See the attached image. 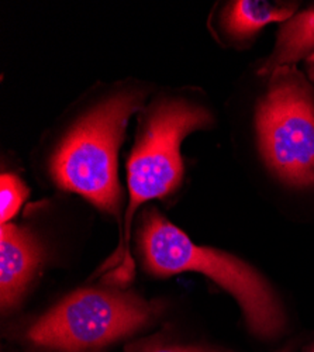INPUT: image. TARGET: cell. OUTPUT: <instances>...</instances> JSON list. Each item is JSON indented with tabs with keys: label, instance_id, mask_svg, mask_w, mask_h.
Masks as SVG:
<instances>
[{
	"label": "cell",
	"instance_id": "6da1fadb",
	"mask_svg": "<svg viewBox=\"0 0 314 352\" xmlns=\"http://www.w3.org/2000/svg\"><path fill=\"white\" fill-rule=\"evenodd\" d=\"M139 250L151 274L170 276L186 271L201 272L230 292L255 334L272 337L282 330V306L258 272L234 255L193 244L182 230L154 209L148 210L142 220Z\"/></svg>",
	"mask_w": 314,
	"mask_h": 352
},
{
	"label": "cell",
	"instance_id": "7a4b0ae2",
	"mask_svg": "<svg viewBox=\"0 0 314 352\" xmlns=\"http://www.w3.org/2000/svg\"><path fill=\"white\" fill-rule=\"evenodd\" d=\"M141 104V94L126 92L107 99L82 119L52 157L55 182L88 199L100 210L117 214L122 199L117 150L128 117Z\"/></svg>",
	"mask_w": 314,
	"mask_h": 352
},
{
	"label": "cell",
	"instance_id": "3957f363",
	"mask_svg": "<svg viewBox=\"0 0 314 352\" xmlns=\"http://www.w3.org/2000/svg\"><path fill=\"white\" fill-rule=\"evenodd\" d=\"M210 123L212 116L206 109L186 100H165L153 109L128 161L130 203L126 227L120 247L106 267L120 261V270L131 268L128 240L135 210L142 203L164 197L179 186L183 176L181 142L189 133Z\"/></svg>",
	"mask_w": 314,
	"mask_h": 352
},
{
	"label": "cell",
	"instance_id": "277c9868",
	"mask_svg": "<svg viewBox=\"0 0 314 352\" xmlns=\"http://www.w3.org/2000/svg\"><path fill=\"white\" fill-rule=\"evenodd\" d=\"M255 123L261 154L279 178L299 188L314 185V94L293 65L271 74Z\"/></svg>",
	"mask_w": 314,
	"mask_h": 352
},
{
	"label": "cell",
	"instance_id": "5b68a950",
	"mask_svg": "<svg viewBox=\"0 0 314 352\" xmlns=\"http://www.w3.org/2000/svg\"><path fill=\"white\" fill-rule=\"evenodd\" d=\"M154 313V305L133 293L82 289L45 313L28 338L61 352H85L133 334Z\"/></svg>",
	"mask_w": 314,
	"mask_h": 352
},
{
	"label": "cell",
	"instance_id": "8992f818",
	"mask_svg": "<svg viewBox=\"0 0 314 352\" xmlns=\"http://www.w3.org/2000/svg\"><path fill=\"white\" fill-rule=\"evenodd\" d=\"M43 250L33 234L10 223L0 230V300L3 309L19 303L36 270Z\"/></svg>",
	"mask_w": 314,
	"mask_h": 352
},
{
	"label": "cell",
	"instance_id": "52a82bcc",
	"mask_svg": "<svg viewBox=\"0 0 314 352\" xmlns=\"http://www.w3.org/2000/svg\"><path fill=\"white\" fill-rule=\"evenodd\" d=\"M296 5H273L255 0H237L223 12L224 30L234 38H251L272 21H288L293 17Z\"/></svg>",
	"mask_w": 314,
	"mask_h": 352
},
{
	"label": "cell",
	"instance_id": "ba28073f",
	"mask_svg": "<svg viewBox=\"0 0 314 352\" xmlns=\"http://www.w3.org/2000/svg\"><path fill=\"white\" fill-rule=\"evenodd\" d=\"M314 48V8L293 16L278 33L272 55L261 68V75H271L275 69L293 65Z\"/></svg>",
	"mask_w": 314,
	"mask_h": 352
},
{
	"label": "cell",
	"instance_id": "9c48e42d",
	"mask_svg": "<svg viewBox=\"0 0 314 352\" xmlns=\"http://www.w3.org/2000/svg\"><path fill=\"white\" fill-rule=\"evenodd\" d=\"M27 188L12 173H3L0 178V219L2 224H8L10 219L20 210L21 203L27 197Z\"/></svg>",
	"mask_w": 314,
	"mask_h": 352
},
{
	"label": "cell",
	"instance_id": "30bf717a",
	"mask_svg": "<svg viewBox=\"0 0 314 352\" xmlns=\"http://www.w3.org/2000/svg\"><path fill=\"white\" fill-rule=\"evenodd\" d=\"M141 352H217L197 346H153L148 349H142Z\"/></svg>",
	"mask_w": 314,
	"mask_h": 352
},
{
	"label": "cell",
	"instance_id": "8fae6325",
	"mask_svg": "<svg viewBox=\"0 0 314 352\" xmlns=\"http://www.w3.org/2000/svg\"><path fill=\"white\" fill-rule=\"evenodd\" d=\"M307 72L311 80H314V51L307 58Z\"/></svg>",
	"mask_w": 314,
	"mask_h": 352
},
{
	"label": "cell",
	"instance_id": "7c38bea8",
	"mask_svg": "<svg viewBox=\"0 0 314 352\" xmlns=\"http://www.w3.org/2000/svg\"><path fill=\"white\" fill-rule=\"evenodd\" d=\"M307 352H314V348H313V349H310V351H307Z\"/></svg>",
	"mask_w": 314,
	"mask_h": 352
},
{
	"label": "cell",
	"instance_id": "4fadbf2b",
	"mask_svg": "<svg viewBox=\"0 0 314 352\" xmlns=\"http://www.w3.org/2000/svg\"><path fill=\"white\" fill-rule=\"evenodd\" d=\"M280 352H289V351H288V349H284V351H280Z\"/></svg>",
	"mask_w": 314,
	"mask_h": 352
}]
</instances>
